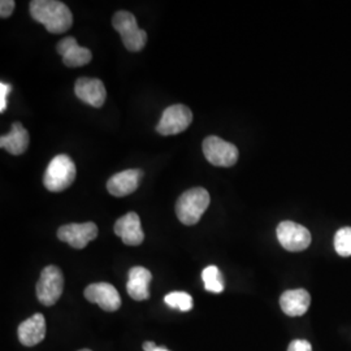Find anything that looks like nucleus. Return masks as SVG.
<instances>
[{
	"label": "nucleus",
	"mask_w": 351,
	"mask_h": 351,
	"mask_svg": "<svg viewBox=\"0 0 351 351\" xmlns=\"http://www.w3.org/2000/svg\"><path fill=\"white\" fill-rule=\"evenodd\" d=\"M29 8L32 17L53 34H63L73 25V14L63 1L33 0Z\"/></svg>",
	"instance_id": "nucleus-1"
},
{
	"label": "nucleus",
	"mask_w": 351,
	"mask_h": 351,
	"mask_svg": "<svg viewBox=\"0 0 351 351\" xmlns=\"http://www.w3.org/2000/svg\"><path fill=\"white\" fill-rule=\"evenodd\" d=\"M210 194L206 189L193 188L180 195L176 203V215L185 226H195L210 206Z\"/></svg>",
	"instance_id": "nucleus-2"
},
{
	"label": "nucleus",
	"mask_w": 351,
	"mask_h": 351,
	"mask_svg": "<svg viewBox=\"0 0 351 351\" xmlns=\"http://www.w3.org/2000/svg\"><path fill=\"white\" fill-rule=\"evenodd\" d=\"M75 173L73 160L68 155L60 154L49 164L43 177V185L49 191L60 193L75 182Z\"/></svg>",
	"instance_id": "nucleus-3"
},
{
	"label": "nucleus",
	"mask_w": 351,
	"mask_h": 351,
	"mask_svg": "<svg viewBox=\"0 0 351 351\" xmlns=\"http://www.w3.org/2000/svg\"><path fill=\"white\" fill-rule=\"evenodd\" d=\"M112 25L114 30L121 36L126 50L132 52L143 50L147 42V33L139 29L134 14L126 11L114 13Z\"/></svg>",
	"instance_id": "nucleus-4"
},
{
	"label": "nucleus",
	"mask_w": 351,
	"mask_h": 351,
	"mask_svg": "<svg viewBox=\"0 0 351 351\" xmlns=\"http://www.w3.org/2000/svg\"><path fill=\"white\" fill-rule=\"evenodd\" d=\"M64 290V276L60 268L56 265H47L40 272L36 287L38 301L43 306H53L60 300Z\"/></svg>",
	"instance_id": "nucleus-5"
},
{
	"label": "nucleus",
	"mask_w": 351,
	"mask_h": 351,
	"mask_svg": "<svg viewBox=\"0 0 351 351\" xmlns=\"http://www.w3.org/2000/svg\"><path fill=\"white\" fill-rule=\"evenodd\" d=\"M202 147L206 159L216 167H232L239 160V149L216 136L204 139Z\"/></svg>",
	"instance_id": "nucleus-6"
},
{
	"label": "nucleus",
	"mask_w": 351,
	"mask_h": 351,
	"mask_svg": "<svg viewBox=\"0 0 351 351\" xmlns=\"http://www.w3.org/2000/svg\"><path fill=\"white\" fill-rule=\"evenodd\" d=\"M193 121L191 110L184 104L168 107L156 126V132L162 136H175L186 130Z\"/></svg>",
	"instance_id": "nucleus-7"
},
{
	"label": "nucleus",
	"mask_w": 351,
	"mask_h": 351,
	"mask_svg": "<svg viewBox=\"0 0 351 351\" xmlns=\"http://www.w3.org/2000/svg\"><path fill=\"white\" fill-rule=\"evenodd\" d=\"M276 233L281 246L291 252L306 250L311 243V233L308 229L293 221L280 223Z\"/></svg>",
	"instance_id": "nucleus-8"
},
{
	"label": "nucleus",
	"mask_w": 351,
	"mask_h": 351,
	"mask_svg": "<svg viewBox=\"0 0 351 351\" xmlns=\"http://www.w3.org/2000/svg\"><path fill=\"white\" fill-rule=\"evenodd\" d=\"M98 237V226L94 223L82 224H66L60 226L58 230V239L68 243L73 249H85L93 239Z\"/></svg>",
	"instance_id": "nucleus-9"
},
{
	"label": "nucleus",
	"mask_w": 351,
	"mask_h": 351,
	"mask_svg": "<svg viewBox=\"0 0 351 351\" xmlns=\"http://www.w3.org/2000/svg\"><path fill=\"white\" fill-rule=\"evenodd\" d=\"M85 298L91 303H95L101 310L107 313H114L121 307V297L114 288L108 282L91 284L85 289Z\"/></svg>",
	"instance_id": "nucleus-10"
},
{
	"label": "nucleus",
	"mask_w": 351,
	"mask_h": 351,
	"mask_svg": "<svg viewBox=\"0 0 351 351\" xmlns=\"http://www.w3.org/2000/svg\"><path fill=\"white\" fill-rule=\"evenodd\" d=\"M75 97L91 107L101 108L107 98L104 84L98 78L81 77L75 81Z\"/></svg>",
	"instance_id": "nucleus-11"
},
{
	"label": "nucleus",
	"mask_w": 351,
	"mask_h": 351,
	"mask_svg": "<svg viewBox=\"0 0 351 351\" xmlns=\"http://www.w3.org/2000/svg\"><path fill=\"white\" fill-rule=\"evenodd\" d=\"M114 234L123 239L128 246H138L143 239L145 233L141 224V219L136 213H128L114 223Z\"/></svg>",
	"instance_id": "nucleus-12"
},
{
	"label": "nucleus",
	"mask_w": 351,
	"mask_h": 351,
	"mask_svg": "<svg viewBox=\"0 0 351 351\" xmlns=\"http://www.w3.org/2000/svg\"><path fill=\"white\" fill-rule=\"evenodd\" d=\"M56 50L63 56L64 65H66L68 68L84 66L90 63L93 59L91 51L80 46L73 37L62 39L58 43Z\"/></svg>",
	"instance_id": "nucleus-13"
},
{
	"label": "nucleus",
	"mask_w": 351,
	"mask_h": 351,
	"mask_svg": "<svg viewBox=\"0 0 351 351\" xmlns=\"http://www.w3.org/2000/svg\"><path fill=\"white\" fill-rule=\"evenodd\" d=\"M143 172L141 169H126L113 175L107 181V190L113 197H126L139 186Z\"/></svg>",
	"instance_id": "nucleus-14"
},
{
	"label": "nucleus",
	"mask_w": 351,
	"mask_h": 351,
	"mask_svg": "<svg viewBox=\"0 0 351 351\" xmlns=\"http://www.w3.org/2000/svg\"><path fill=\"white\" fill-rule=\"evenodd\" d=\"M17 335L20 342L27 346H36L38 343H40L45 337H46V320L45 316L42 314L33 315L32 317L26 319L25 322H23L19 329H17Z\"/></svg>",
	"instance_id": "nucleus-15"
},
{
	"label": "nucleus",
	"mask_w": 351,
	"mask_h": 351,
	"mask_svg": "<svg viewBox=\"0 0 351 351\" xmlns=\"http://www.w3.org/2000/svg\"><path fill=\"white\" fill-rule=\"evenodd\" d=\"M152 275L145 267H133L128 275L126 291L134 301H146L150 297V285Z\"/></svg>",
	"instance_id": "nucleus-16"
},
{
	"label": "nucleus",
	"mask_w": 351,
	"mask_h": 351,
	"mask_svg": "<svg viewBox=\"0 0 351 351\" xmlns=\"http://www.w3.org/2000/svg\"><path fill=\"white\" fill-rule=\"evenodd\" d=\"M311 303V297L304 289H294L285 291L280 298V306L288 316L297 317L306 314Z\"/></svg>",
	"instance_id": "nucleus-17"
},
{
	"label": "nucleus",
	"mask_w": 351,
	"mask_h": 351,
	"mask_svg": "<svg viewBox=\"0 0 351 351\" xmlns=\"http://www.w3.org/2000/svg\"><path fill=\"white\" fill-rule=\"evenodd\" d=\"M29 146V133L20 123H13L11 132L0 138V147L12 155H21Z\"/></svg>",
	"instance_id": "nucleus-18"
},
{
	"label": "nucleus",
	"mask_w": 351,
	"mask_h": 351,
	"mask_svg": "<svg viewBox=\"0 0 351 351\" xmlns=\"http://www.w3.org/2000/svg\"><path fill=\"white\" fill-rule=\"evenodd\" d=\"M204 288L211 293H221L224 290V277L216 265H208L202 272Z\"/></svg>",
	"instance_id": "nucleus-19"
},
{
	"label": "nucleus",
	"mask_w": 351,
	"mask_h": 351,
	"mask_svg": "<svg viewBox=\"0 0 351 351\" xmlns=\"http://www.w3.org/2000/svg\"><path fill=\"white\" fill-rule=\"evenodd\" d=\"M164 302L171 307V308H178L180 311L182 313H188L193 306H194V302H193V297L185 293V291H173V293H169L164 297Z\"/></svg>",
	"instance_id": "nucleus-20"
},
{
	"label": "nucleus",
	"mask_w": 351,
	"mask_h": 351,
	"mask_svg": "<svg viewBox=\"0 0 351 351\" xmlns=\"http://www.w3.org/2000/svg\"><path fill=\"white\" fill-rule=\"evenodd\" d=\"M335 249L341 256H350L351 228H342L336 233Z\"/></svg>",
	"instance_id": "nucleus-21"
},
{
	"label": "nucleus",
	"mask_w": 351,
	"mask_h": 351,
	"mask_svg": "<svg viewBox=\"0 0 351 351\" xmlns=\"http://www.w3.org/2000/svg\"><path fill=\"white\" fill-rule=\"evenodd\" d=\"M11 90L12 86L10 84H5V82L0 84V112L1 113L7 110V97Z\"/></svg>",
	"instance_id": "nucleus-22"
},
{
	"label": "nucleus",
	"mask_w": 351,
	"mask_h": 351,
	"mask_svg": "<svg viewBox=\"0 0 351 351\" xmlns=\"http://www.w3.org/2000/svg\"><path fill=\"white\" fill-rule=\"evenodd\" d=\"M288 351H313V346L306 339H294L289 345Z\"/></svg>",
	"instance_id": "nucleus-23"
},
{
	"label": "nucleus",
	"mask_w": 351,
	"mask_h": 351,
	"mask_svg": "<svg viewBox=\"0 0 351 351\" xmlns=\"http://www.w3.org/2000/svg\"><path fill=\"white\" fill-rule=\"evenodd\" d=\"M16 3L13 0H1L0 1V16L3 19H8L14 11Z\"/></svg>",
	"instance_id": "nucleus-24"
},
{
	"label": "nucleus",
	"mask_w": 351,
	"mask_h": 351,
	"mask_svg": "<svg viewBox=\"0 0 351 351\" xmlns=\"http://www.w3.org/2000/svg\"><path fill=\"white\" fill-rule=\"evenodd\" d=\"M156 348L158 346L155 345V342H151V341H147V342L143 343V350L145 351H155Z\"/></svg>",
	"instance_id": "nucleus-25"
},
{
	"label": "nucleus",
	"mask_w": 351,
	"mask_h": 351,
	"mask_svg": "<svg viewBox=\"0 0 351 351\" xmlns=\"http://www.w3.org/2000/svg\"><path fill=\"white\" fill-rule=\"evenodd\" d=\"M155 351H171V350H168V349H167V348H156V350Z\"/></svg>",
	"instance_id": "nucleus-26"
},
{
	"label": "nucleus",
	"mask_w": 351,
	"mask_h": 351,
	"mask_svg": "<svg viewBox=\"0 0 351 351\" xmlns=\"http://www.w3.org/2000/svg\"><path fill=\"white\" fill-rule=\"evenodd\" d=\"M80 351H91V350H88V349H82V350H80Z\"/></svg>",
	"instance_id": "nucleus-27"
}]
</instances>
